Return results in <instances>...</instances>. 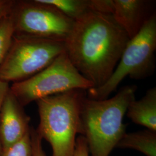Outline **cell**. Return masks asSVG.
<instances>
[{
	"label": "cell",
	"mask_w": 156,
	"mask_h": 156,
	"mask_svg": "<svg viewBox=\"0 0 156 156\" xmlns=\"http://www.w3.org/2000/svg\"><path fill=\"white\" fill-rule=\"evenodd\" d=\"M129 40L112 15L90 12L75 21L64 42L65 52L79 73L98 88L111 76Z\"/></svg>",
	"instance_id": "obj_1"
},
{
	"label": "cell",
	"mask_w": 156,
	"mask_h": 156,
	"mask_svg": "<svg viewBox=\"0 0 156 156\" xmlns=\"http://www.w3.org/2000/svg\"><path fill=\"white\" fill-rule=\"evenodd\" d=\"M135 85L123 87L109 99L84 97L80 109V133L91 156H109L126 133L123 123L129 104L135 99Z\"/></svg>",
	"instance_id": "obj_2"
},
{
	"label": "cell",
	"mask_w": 156,
	"mask_h": 156,
	"mask_svg": "<svg viewBox=\"0 0 156 156\" xmlns=\"http://www.w3.org/2000/svg\"><path fill=\"white\" fill-rule=\"evenodd\" d=\"M85 90H73L37 101L39 121L36 129L52 149L51 156H73L80 133V109Z\"/></svg>",
	"instance_id": "obj_3"
},
{
	"label": "cell",
	"mask_w": 156,
	"mask_h": 156,
	"mask_svg": "<svg viewBox=\"0 0 156 156\" xmlns=\"http://www.w3.org/2000/svg\"><path fill=\"white\" fill-rule=\"evenodd\" d=\"M156 15L153 13L140 33L129 39L111 76L100 87L88 90V98L105 100L127 76L142 79L154 71Z\"/></svg>",
	"instance_id": "obj_4"
},
{
	"label": "cell",
	"mask_w": 156,
	"mask_h": 156,
	"mask_svg": "<svg viewBox=\"0 0 156 156\" xmlns=\"http://www.w3.org/2000/svg\"><path fill=\"white\" fill-rule=\"evenodd\" d=\"M93 84L73 66L64 51L30 78L15 82L9 90L23 107L33 101L73 90L87 91Z\"/></svg>",
	"instance_id": "obj_5"
},
{
	"label": "cell",
	"mask_w": 156,
	"mask_h": 156,
	"mask_svg": "<svg viewBox=\"0 0 156 156\" xmlns=\"http://www.w3.org/2000/svg\"><path fill=\"white\" fill-rule=\"evenodd\" d=\"M65 51L64 42L14 36L0 65V80L17 82L33 76Z\"/></svg>",
	"instance_id": "obj_6"
},
{
	"label": "cell",
	"mask_w": 156,
	"mask_h": 156,
	"mask_svg": "<svg viewBox=\"0 0 156 156\" xmlns=\"http://www.w3.org/2000/svg\"><path fill=\"white\" fill-rule=\"evenodd\" d=\"M14 36L65 42L75 21L39 0L15 1L11 12Z\"/></svg>",
	"instance_id": "obj_7"
},
{
	"label": "cell",
	"mask_w": 156,
	"mask_h": 156,
	"mask_svg": "<svg viewBox=\"0 0 156 156\" xmlns=\"http://www.w3.org/2000/svg\"><path fill=\"white\" fill-rule=\"evenodd\" d=\"M29 122L30 118L23 111V106L9 90L0 113V142L3 151L28 133L30 130Z\"/></svg>",
	"instance_id": "obj_8"
},
{
	"label": "cell",
	"mask_w": 156,
	"mask_h": 156,
	"mask_svg": "<svg viewBox=\"0 0 156 156\" xmlns=\"http://www.w3.org/2000/svg\"><path fill=\"white\" fill-rule=\"evenodd\" d=\"M149 2L144 0H113L111 15L129 39L140 33L152 15H147V13Z\"/></svg>",
	"instance_id": "obj_9"
},
{
	"label": "cell",
	"mask_w": 156,
	"mask_h": 156,
	"mask_svg": "<svg viewBox=\"0 0 156 156\" xmlns=\"http://www.w3.org/2000/svg\"><path fill=\"white\" fill-rule=\"evenodd\" d=\"M75 21L90 12L111 15L112 0H39Z\"/></svg>",
	"instance_id": "obj_10"
},
{
	"label": "cell",
	"mask_w": 156,
	"mask_h": 156,
	"mask_svg": "<svg viewBox=\"0 0 156 156\" xmlns=\"http://www.w3.org/2000/svg\"><path fill=\"white\" fill-rule=\"evenodd\" d=\"M126 113L133 122L156 132V87L148 90L140 100L131 102Z\"/></svg>",
	"instance_id": "obj_11"
},
{
	"label": "cell",
	"mask_w": 156,
	"mask_h": 156,
	"mask_svg": "<svg viewBox=\"0 0 156 156\" xmlns=\"http://www.w3.org/2000/svg\"><path fill=\"white\" fill-rule=\"evenodd\" d=\"M116 147L132 149L146 156H156V132L145 129L126 133L117 144Z\"/></svg>",
	"instance_id": "obj_12"
},
{
	"label": "cell",
	"mask_w": 156,
	"mask_h": 156,
	"mask_svg": "<svg viewBox=\"0 0 156 156\" xmlns=\"http://www.w3.org/2000/svg\"><path fill=\"white\" fill-rule=\"evenodd\" d=\"M14 26L11 13L0 19V65L11 45Z\"/></svg>",
	"instance_id": "obj_13"
},
{
	"label": "cell",
	"mask_w": 156,
	"mask_h": 156,
	"mask_svg": "<svg viewBox=\"0 0 156 156\" xmlns=\"http://www.w3.org/2000/svg\"><path fill=\"white\" fill-rule=\"evenodd\" d=\"M1 156H33L30 130L21 140L3 151Z\"/></svg>",
	"instance_id": "obj_14"
},
{
	"label": "cell",
	"mask_w": 156,
	"mask_h": 156,
	"mask_svg": "<svg viewBox=\"0 0 156 156\" xmlns=\"http://www.w3.org/2000/svg\"><path fill=\"white\" fill-rule=\"evenodd\" d=\"M30 135L33 149V156H46L43 149L42 140L36 129L30 128Z\"/></svg>",
	"instance_id": "obj_15"
},
{
	"label": "cell",
	"mask_w": 156,
	"mask_h": 156,
	"mask_svg": "<svg viewBox=\"0 0 156 156\" xmlns=\"http://www.w3.org/2000/svg\"><path fill=\"white\" fill-rule=\"evenodd\" d=\"M88 145L84 137L80 135L76 140V145L73 156H90Z\"/></svg>",
	"instance_id": "obj_16"
},
{
	"label": "cell",
	"mask_w": 156,
	"mask_h": 156,
	"mask_svg": "<svg viewBox=\"0 0 156 156\" xmlns=\"http://www.w3.org/2000/svg\"><path fill=\"white\" fill-rule=\"evenodd\" d=\"M15 1L0 0V19L11 13Z\"/></svg>",
	"instance_id": "obj_17"
},
{
	"label": "cell",
	"mask_w": 156,
	"mask_h": 156,
	"mask_svg": "<svg viewBox=\"0 0 156 156\" xmlns=\"http://www.w3.org/2000/svg\"><path fill=\"white\" fill-rule=\"evenodd\" d=\"M9 83L0 80V113L3 101L6 94L9 90Z\"/></svg>",
	"instance_id": "obj_18"
},
{
	"label": "cell",
	"mask_w": 156,
	"mask_h": 156,
	"mask_svg": "<svg viewBox=\"0 0 156 156\" xmlns=\"http://www.w3.org/2000/svg\"><path fill=\"white\" fill-rule=\"evenodd\" d=\"M2 153H3V148H2V146L1 145V143L0 142V156H2Z\"/></svg>",
	"instance_id": "obj_19"
}]
</instances>
